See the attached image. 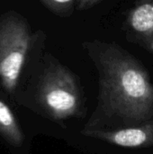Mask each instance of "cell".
<instances>
[{
  "label": "cell",
  "instance_id": "obj_1",
  "mask_svg": "<svg viewBox=\"0 0 153 154\" xmlns=\"http://www.w3.org/2000/svg\"><path fill=\"white\" fill-rule=\"evenodd\" d=\"M97 65L106 108L127 121L149 120L153 116V84L142 66L114 46L101 51Z\"/></svg>",
  "mask_w": 153,
  "mask_h": 154
},
{
  "label": "cell",
  "instance_id": "obj_2",
  "mask_svg": "<svg viewBox=\"0 0 153 154\" xmlns=\"http://www.w3.org/2000/svg\"><path fill=\"white\" fill-rule=\"evenodd\" d=\"M31 42L27 23L17 15L0 22V82L13 94L18 84Z\"/></svg>",
  "mask_w": 153,
  "mask_h": 154
},
{
  "label": "cell",
  "instance_id": "obj_3",
  "mask_svg": "<svg viewBox=\"0 0 153 154\" xmlns=\"http://www.w3.org/2000/svg\"><path fill=\"white\" fill-rule=\"evenodd\" d=\"M38 97L44 110L56 120L75 116L80 106L78 84L73 75L61 66H54L45 73Z\"/></svg>",
  "mask_w": 153,
  "mask_h": 154
},
{
  "label": "cell",
  "instance_id": "obj_4",
  "mask_svg": "<svg viewBox=\"0 0 153 154\" xmlns=\"http://www.w3.org/2000/svg\"><path fill=\"white\" fill-rule=\"evenodd\" d=\"M87 135L124 148L153 146V120L113 131H88Z\"/></svg>",
  "mask_w": 153,
  "mask_h": 154
},
{
  "label": "cell",
  "instance_id": "obj_5",
  "mask_svg": "<svg viewBox=\"0 0 153 154\" xmlns=\"http://www.w3.org/2000/svg\"><path fill=\"white\" fill-rule=\"evenodd\" d=\"M132 29L147 40H153V0H144L130 13L128 18Z\"/></svg>",
  "mask_w": 153,
  "mask_h": 154
},
{
  "label": "cell",
  "instance_id": "obj_6",
  "mask_svg": "<svg viewBox=\"0 0 153 154\" xmlns=\"http://www.w3.org/2000/svg\"><path fill=\"white\" fill-rule=\"evenodd\" d=\"M0 135L11 145L20 146L23 134L20 125L10 107L0 97Z\"/></svg>",
  "mask_w": 153,
  "mask_h": 154
},
{
  "label": "cell",
  "instance_id": "obj_7",
  "mask_svg": "<svg viewBox=\"0 0 153 154\" xmlns=\"http://www.w3.org/2000/svg\"><path fill=\"white\" fill-rule=\"evenodd\" d=\"M43 4L56 14H66L71 8L74 0H41Z\"/></svg>",
  "mask_w": 153,
  "mask_h": 154
},
{
  "label": "cell",
  "instance_id": "obj_8",
  "mask_svg": "<svg viewBox=\"0 0 153 154\" xmlns=\"http://www.w3.org/2000/svg\"><path fill=\"white\" fill-rule=\"evenodd\" d=\"M99 1L100 0H77V8L79 10L89 8Z\"/></svg>",
  "mask_w": 153,
  "mask_h": 154
}]
</instances>
